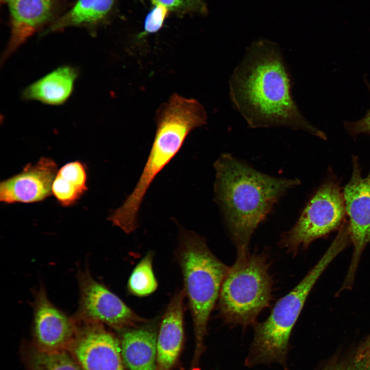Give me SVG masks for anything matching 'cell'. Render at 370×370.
Returning a JSON list of instances; mask_svg holds the SVG:
<instances>
[{"label": "cell", "instance_id": "1", "mask_svg": "<svg viewBox=\"0 0 370 370\" xmlns=\"http://www.w3.org/2000/svg\"><path fill=\"white\" fill-rule=\"evenodd\" d=\"M290 82L278 46L260 40L248 48L231 75L229 95L251 127L284 126L326 140V134L301 113L292 98Z\"/></svg>", "mask_w": 370, "mask_h": 370}, {"label": "cell", "instance_id": "2", "mask_svg": "<svg viewBox=\"0 0 370 370\" xmlns=\"http://www.w3.org/2000/svg\"><path fill=\"white\" fill-rule=\"evenodd\" d=\"M215 193L237 251H248L251 236L275 203L300 184L297 178H280L252 168L229 154L214 163Z\"/></svg>", "mask_w": 370, "mask_h": 370}, {"label": "cell", "instance_id": "3", "mask_svg": "<svg viewBox=\"0 0 370 370\" xmlns=\"http://www.w3.org/2000/svg\"><path fill=\"white\" fill-rule=\"evenodd\" d=\"M207 114L196 99L171 96L157 112L156 130L143 171L135 187L122 205L108 218L126 234L138 227L141 203L151 183L181 149L194 128L206 123Z\"/></svg>", "mask_w": 370, "mask_h": 370}, {"label": "cell", "instance_id": "4", "mask_svg": "<svg viewBox=\"0 0 370 370\" xmlns=\"http://www.w3.org/2000/svg\"><path fill=\"white\" fill-rule=\"evenodd\" d=\"M176 257L193 322L195 348L192 367L194 369L198 366L204 350L209 319L229 267L213 254L204 238L184 229L180 231Z\"/></svg>", "mask_w": 370, "mask_h": 370}, {"label": "cell", "instance_id": "5", "mask_svg": "<svg viewBox=\"0 0 370 370\" xmlns=\"http://www.w3.org/2000/svg\"><path fill=\"white\" fill-rule=\"evenodd\" d=\"M269 267L267 255L263 252L237 251L236 260L229 267L218 298L219 314L226 324H255L272 299L273 284Z\"/></svg>", "mask_w": 370, "mask_h": 370}, {"label": "cell", "instance_id": "6", "mask_svg": "<svg viewBox=\"0 0 370 370\" xmlns=\"http://www.w3.org/2000/svg\"><path fill=\"white\" fill-rule=\"evenodd\" d=\"M349 243L338 234L320 259L290 292L281 298L264 321L254 324L252 345L256 361H283L291 332L307 298L324 271Z\"/></svg>", "mask_w": 370, "mask_h": 370}, {"label": "cell", "instance_id": "7", "mask_svg": "<svg viewBox=\"0 0 370 370\" xmlns=\"http://www.w3.org/2000/svg\"><path fill=\"white\" fill-rule=\"evenodd\" d=\"M346 214L343 192L333 177L327 179L306 205L294 226L282 236L280 246L295 255L314 240L340 228Z\"/></svg>", "mask_w": 370, "mask_h": 370}, {"label": "cell", "instance_id": "8", "mask_svg": "<svg viewBox=\"0 0 370 370\" xmlns=\"http://www.w3.org/2000/svg\"><path fill=\"white\" fill-rule=\"evenodd\" d=\"M351 161L352 174L343 194L353 250L340 293L352 288L361 255L370 242V169L367 176L363 177L358 157L353 156Z\"/></svg>", "mask_w": 370, "mask_h": 370}, {"label": "cell", "instance_id": "9", "mask_svg": "<svg viewBox=\"0 0 370 370\" xmlns=\"http://www.w3.org/2000/svg\"><path fill=\"white\" fill-rule=\"evenodd\" d=\"M78 282L80 298L78 310L73 317L78 322L106 324L120 331L147 322L95 280L87 270L79 272Z\"/></svg>", "mask_w": 370, "mask_h": 370}, {"label": "cell", "instance_id": "10", "mask_svg": "<svg viewBox=\"0 0 370 370\" xmlns=\"http://www.w3.org/2000/svg\"><path fill=\"white\" fill-rule=\"evenodd\" d=\"M68 351L82 370H124L120 341L103 324L79 323Z\"/></svg>", "mask_w": 370, "mask_h": 370}, {"label": "cell", "instance_id": "11", "mask_svg": "<svg viewBox=\"0 0 370 370\" xmlns=\"http://www.w3.org/2000/svg\"><path fill=\"white\" fill-rule=\"evenodd\" d=\"M78 328L69 317L48 299L44 288L36 292L33 305V345L46 352L68 351Z\"/></svg>", "mask_w": 370, "mask_h": 370}, {"label": "cell", "instance_id": "12", "mask_svg": "<svg viewBox=\"0 0 370 370\" xmlns=\"http://www.w3.org/2000/svg\"><path fill=\"white\" fill-rule=\"evenodd\" d=\"M65 1L3 0L9 12L10 35L1 63L5 62L35 33L53 23Z\"/></svg>", "mask_w": 370, "mask_h": 370}, {"label": "cell", "instance_id": "13", "mask_svg": "<svg viewBox=\"0 0 370 370\" xmlns=\"http://www.w3.org/2000/svg\"><path fill=\"white\" fill-rule=\"evenodd\" d=\"M58 172L57 164L48 157L27 164L20 173L1 182V201L33 203L44 200L52 193Z\"/></svg>", "mask_w": 370, "mask_h": 370}, {"label": "cell", "instance_id": "14", "mask_svg": "<svg viewBox=\"0 0 370 370\" xmlns=\"http://www.w3.org/2000/svg\"><path fill=\"white\" fill-rule=\"evenodd\" d=\"M183 289L170 300L162 318L157 338V369L171 370L183 339Z\"/></svg>", "mask_w": 370, "mask_h": 370}, {"label": "cell", "instance_id": "15", "mask_svg": "<svg viewBox=\"0 0 370 370\" xmlns=\"http://www.w3.org/2000/svg\"><path fill=\"white\" fill-rule=\"evenodd\" d=\"M121 355L129 370L157 369V338L155 327L150 325L120 330Z\"/></svg>", "mask_w": 370, "mask_h": 370}, {"label": "cell", "instance_id": "16", "mask_svg": "<svg viewBox=\"0 0 370 370\" xmlns=\"http://www.w3.org/2000/svg\"><path fill=\"white\" fill-rule=\"evenodd\" d=\"M78 75L72 66H60L26 87L22 98L50 105H62L72 94Z\"/></svg>", "mask_w": 370, "mask_h": 370}, {"label": "cell", "instance_id": "17", "mask_svg": "<svg viewBox=\"0 0 370 370\" xmlns=\"http://www.w3.org/2000/svg\"><path fill=\"white\" fill-rule=\"evenodd\" d=\"M118 0H77L66 12L59 16L42 32L43 35L69 27L94 30L111 15Z\"/></svg>", "mask_w": 370, "mask_h": 370}, {"label": "cell", "instance_id": "18", "mask_svg": "<svg viewBox=\"0 0 370 370\" xmlns=\"http://www.w3.org/2000/svg\"><path fill=\"white\" fill-rule=\"evenodd\" d=\"M26 370H82L68 351L46 352L29 345L24 350Z\"/></svg>", "mask_w": 370, "mask_h": 370}, {"label": "cell", "instance_id": "19", "mask_svg": "<svg viewBox=\"0 0 370 370\" xmlns=\"http://www.w3.org/2000/svg\"><path fill=\"white\" fill-rule=\"evenodd\" d=\"M154 254L148 252L133 270L127 282L128 291L134 295L145 297L154 292L157 282L153 269Z\"/></svg>", "mask_w": 370, "mask_h": 370}, {"label": "cell", "instance_id": "20", "mask_svg": "<svg viewBox=\"0 0 370 370\" xmlns=\"http://www.w3.org/2000/svg\"><path fill=\"white\" fill-rule=\"evenodd\" d=\"M85 192L73 181L57 174L52 187V194L59 202L65 207L73 205Z\"/></svg>", "mask_w": 370, "mask_h": 370}, {"label": "cell", "instance_id": "21", "mask_svg": "<svg viewBox=\"0 0 370 370\" xmlns=\"http://www.w3.org/2000/svg\"><path fill=\"white\" fill-rule=\"evenodd\" d=\"M151 1L154 5H162L170 11L179 14L198 13L205 15L208 12L207 7L203 0Z\"/></svg>", "mask_w": 370, "mask_h": 370}, {"label": "cell", "instance_id": "22", "mask_svg": "<svg viewBox=\"0 0 370 370\" xmlns=\"http://www.w3.org/2000/svg\"><path fill=\"white\" fill-rule=\"evenodd\" d=\"M170 12L162 5H155L145 17L144 31L139 35L138 38L158 32L162 27Z\"/></svg>", "mask_w": 370, "mask_h": 370}, {"label": "cell", "instance_id": "23", "mask_svg": "<svg viewBox=\"0 0 370 370\" xmlns=\"http://www.w3.org/2000/svg\"><path fill=\"white\" fill-rule=\"evenodd\" d=\"M57 175L72 180L82 188L87 190L86 169L79 161L66 163L58 170Z\"/></svg>", "mask_w": 370, "mask_h": 370}, {"label": "cell", "instance_id": "24", "mask_svg": "<svg viewBox=\"0 0 370 370\" xmlns=\"http://www.w3.org/2000/svg\"><path fill=\"white\" fill-rule=\"evenodd\" d=\"M364 83L370 94V83L364 78ZM344 126L347 132L355 137L362 134L370 135V107L360 119L354 121H344Z\"/></svg>", "mask_w": 370, "mask_h": 370}, {"label": "cell", "instance_id": "25", "mask_svg": "<svg viewBox=\"0 0 370 370\" xmlns=\"http://www.w3.org/2000/svg\"><path fill=\"white\" fill-rule=\"evenodd\" d=\"M370 356V334L366 338L365 341L362 343L359 348L356 355L355 361H358L360 359Z\"/></svg>", "mask_w": 370, "mask_h": 370}, {"label": "cell", "instance_id": "26", "mask_svg": "<svg viewBox=\"0 0 370 370\" xmlns=\"http://www.w3.org/2000/svg\"><path fill=\"white\" fill-rule=\"evenodd\" d=\"M353 370H370V356L355 361Z\"/></svg>", "mask_w": 370, "mask_h": 370}, {"label": "cell", "instance_id": "27", "mask_svg": "<svg viewBox=\"0 0 370 370\" xmlns=\"http://www.w3.org/2000/svg\"><path fill=\"white\" fill-rule=\"evenodd\" d=\"M324 370H343V369L340 366H334L328 367Z\"/></svg>", "mask_w": 370, "mask_h": 370}, {"label": "cell", "instance_id": "28", "mask_svg": "<svg viewBox=\"0 0 370 370\" xmlns=\"http://www.w3.org/2000/svg\"><path fill=\"white\" fill-rule=\"evenodd\" d=\"M1 2H2L3 0H1Z\"/></svg>", "mask_w": 370, "mask_h": 370}]
</instances>
